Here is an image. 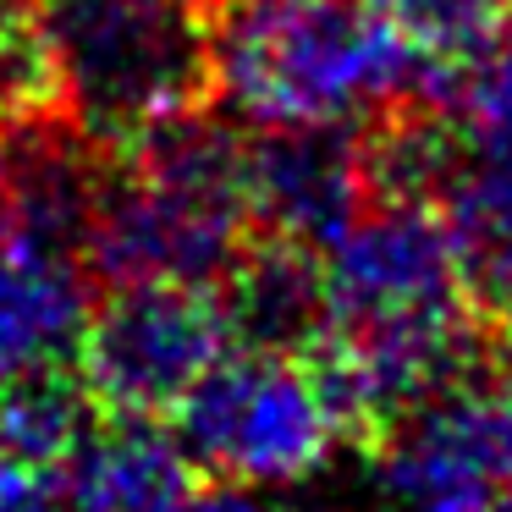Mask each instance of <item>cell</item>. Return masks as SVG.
I'll return each mask as SVG.
<instances>
[{
    "mask_svg": "<svg viewBox=\"0 0 512 512\" xmlns=\"http://www.w3.org/2000/svg\"><path fill=\"white\" fill-rule=\"evenodd\" d=\"M441 61L369 0H215L210 94L243 127H375L430 100Z\"/></svg>",
    "mask_w": 512,
    "mask_h": 512,
    "instance_id": "1",
    "label": "cell"
},
{
    "mask_svg": "<svg viewBox=\"0 0 512 512\" xmlns=\"http://www.w3.org/2000/svg\"><path fill=\"white\" fill-rule=\"evenodd\" d=\"M248 232L243 122L188 105L116 155L83 259L105 281L215 287L254 243Z\"/></svg>",
    "mask_w": 512,
    "mask_h": 512,
    "instance_id": "2",
    "label": "cell"
},
{
    "mask_svg": "<svg viewBox=\"0 0 512 512\" xmlns=\"http://www.w3.org/2000/svg\"><path fill=\"white\" fill-rule=\"evenodd\" d=\"M210 6L215 0H28L56 105L116 149L204 105Z\"/></svg>",
    "mask_w": 512,
    "mask_h": 512,
    "instance_id": "3",
    "label": "cell"
},
{
    "mask_svg": "<svg viewBox=\"0 0 512 512\" xmlns=\"http://www.w3.org/2000/svg\"><path fill=\"white\" fill-rule=\"evenodd\" d=\"M193 468L226 485H303L347 441L309 358L226 347L171 413Z\"/></svg>",
    "mask_w": 512,
    "mask_h": 512,
    "instance_id": "4",
    "label": "cell"
},
{
    "mask_svg": "<svg viewBox=\"0 0 512 512\" xmlns=\"http://www.w3.org/2000/svg\"><path fill=\"white\" fill-rule=\"evenodd\" d=\"M226 347L232 331L215 287L111 281L83 325L78 375L111 419H171Z\"/></svg>",
    "mask_w": 512,
    "mask_h": 512,
    "instance_id": "5",
    "label": "cell"
},
{
    "mask_svg": "<svg viewBox=\"0 0 512 512\" xmlns=\"http://www.w3.org/2000/svg\"><path fill=\"white\" fill-rule=\"evenodd\" d=\"M320 259L331 287V331L342 336L474 325L452 226L430 199H369Z\"/></svg>",
    "mask_w": 512,
    "mask_h": 512,
    "instance_id": "6",
    "label": "cell"
},
{
    "mask_svg": "<svg viewBox=\"0 0 512 512\" xmlns=\"http://www.w3.org/2000/svg\"><path fill=\"white\" fill-rule=\"evenodd\" d=\"M512 490V380L463 375L375 441V512H490Z\"/></svg>",
    "mask_w": 512,
    "mask_h": 512,
    "instance_id": "7",
    "label": "cell"
},
{
    "mask_svg": "<svg viewBox=\"0 0 512 512\" xmlns=\"http://www.w3.org/2000/svg\"><path fill=\"white\" fill-rule=\"evenodd\" d=\"M243 199L259 237L325 254L375 199L364 144L353 127H248Z\"/></svg>",
    "mask_w": 512,
    "mask_h": 512,
    "instance_id": "8",
    "label": "cell"
},
{
    "mask_svg": "<svg viewBox=\"0 0 512 512\" xmlns=\"http://www.w3.org/2000/svg\"><path fill=\"white\" fill-rule=\"evenodd\" d=\"M122 149L78 127L61 105L0 122V232L83 254Z\"/></svg>",
    "mask_w": 512,
    "mask_h": 512,
    "instance_id": "9",
    "label": "cell"
},
{
    "mask_svg": "<svg viewBox=\"0 0 512 512\" xmlns=\"http://www.w3.org/2000/svg\"><path fill=\"white\" fill-rule=\"evenodd\" d=\"M199 468L160 419H111L39 474V512H182Z\"/></svg>",
    "mask_w": 512,
    "mask_h": 512,
    "instance_id": "10",
    "label": "cell"
},
{
    "mask_svg": "<svg viewBox=\"0 0 512 512\" xmlns=\"http://www.w3.org/2000/svg\"><path fill=\"white\" fill-rule=\"evenodd\" d=\"M89 309V259L0 232V386L78 364Z\"/></svg>",
    "mask_w": 512,
    "mask_h": 512,
    "instance_id": "11",
    "label": "cell"
},
{
    "mask_svg": "<svg viewBox=\"0 0 512 512\" xmlns=\"http://www.w3.org/2000/svg\"><path fill=\"white\" fill-rule=\"evenodd\" d=\"M232 347L254 353H292L309 358L331 336V287L325 259L314 248L259 237L237 254V265L215 281Z\"/></svg>",
    "mask_w": 512,
    "mask_h": 512,
    "instance_id": "12",
    "label": "cell"
},
{
    "mask_svg": "<svg viewBox=\"0 0 512 512\" xmlns=\"http://www.w3.org/2000/svg\"><path fill=\"white\" fill-rule=\"evenodd\" d=\"M435 204L452 226L468 298L512 320V160L463 149Z\"/></svg>",
    "mask_w": 512,
    "mask_h": 512,
    "instance_id": "13",
    "label": "cell"
},
{
    "mask_svg": "<svg viewBox=\"0 0 512 512\" xmlns=\"http://www.w3.org/2000/svg\"><path fill=\"white\" fill-rule=\"evenodd\" d=\"M430 100V111L446 116L463 149L512 160V17L474 50L435 67Z\"/></svg>",
    "mask_w": 512,
    "mask_h": 512,
    "instance_id": "14",
    "label": "cell"
},
{
    "mask_svg": "<svg viewBox=\"0 0 512 512\" xmlns=\"http://www.w3.org/2000/svg\"><path fill=\"white\" fill-rule=\"evenodd\" d=\"M94 419H100V408H94L78 364L0 386V452L34 474L56 468L94 430Z\"/></svg>",
    "mask_w": 512,
    "mask_h": 512,
    "instance_id": "15",
    "label": "cell"
},
{
    "mask_svg": "<svg viewBox=\"0 0 512 512\" xmlns=\"http://www.w3.org/2000/svg\"><path fill=\"white\" fill-rule=\"evenodd\" d=\"M182 512H281V507L259 501L254 485H226L221 479V485H210V490H193Z\"/></svg>",
    "mask_w": 512,
    "mask_h": 512,
    "instance_id": "16",
    "label": "cell"
},
{
    "mask_svg": "<svg viewBox=\"0 0 512 512\" xmlns=\"http://www.w3.org/2000/svg\"><path fill=\"white\" fill-rule=\"evenodd\" d=\"M501 375L512 380V320H507V342H501Z\"/></svg>",
    "mask_w": 512,
    "mask_h": 512,
    "instance_id": "17",
    "label": "cell"
},
{
    "mask_svg": "<svg viewBox=\"0 0 512 512\" xmlns=\"http://www.w3.org/2000/svg\"><path fill=\"white\" fill-rule=\"evenodd\" d=\"M369 6H380V12H391V17H397L402 6H408V0H369Z\"/></svg>",
    "mask_w": 512,
    "mask_h": 512,
    "instance_id": "18",
    "label": "cell"
},
{
    "mask_svg": "<svg viewBox=\"0 0 512 512\" xmlns=\"http://www.w3.org/2000/svg\"><path fill=\"white\" fill-rule=\"evenodd\" d=\"M490 512H512V490H507V496H501V501H496V507H490Z\"/></svg>",
    "mask_w": 512,
    "mask_h": 512,
    "instance_id": "19",
    "label": "cell"
},
{
    "mask_svg": "<svg viewBox=\"0 0 512 512\" xmlns=\"http://www.w3.org/2000/svg\"><path fill=\"white\" fill-rule=\"evenodd\" d=\"M0 122H6V116H0Z\"/></svg>",
    "mask_w": 512,
    "mask_h": 512,
    "instance_id": "20",
    "label": "cell"
}]
</instances>
